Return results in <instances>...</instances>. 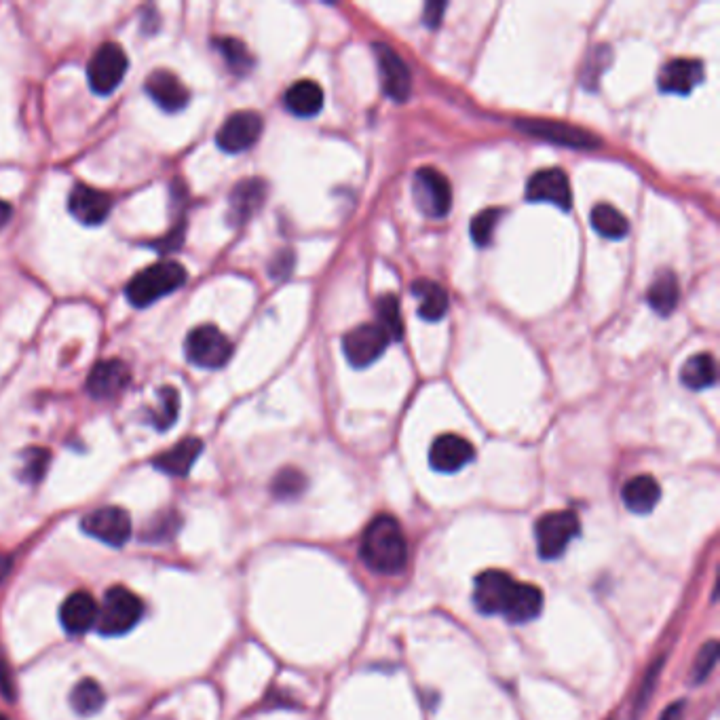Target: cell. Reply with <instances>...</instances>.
Instances as JSON below:
<instances>
[{
    "label": "cell",
    "instance_id": "1",
    "mask_svg": "<svg viewBox=\"0 0 720 720\" xmlns=\"http://www.w3.org/2000/svg\"><path fill=\"white\" fill-rule=\"evenodd\" d=\"M473 602L484 615H501L511 623L533 621L543 611V592L503 571H484L473 585Z\"/></svg>",
    "mask_w": 720,
    "mask_h": 720
},
{
    "label": "cell",
    "instance_id": "2",
    "mask_svg": "<svg viewBox=\"0 0 720 720\" xmlns=\"http://www.w3.org/2000/svg\"><path fill=\"white\" fill-rule=\"evenodd\" d=\"M359 558L378 575H397L408 564V541L404 530L393 516L378 514L366 526Z\"/></svg>",
    "mask_w": 720,
    "mask_h": 720
},
{
    "label": "cell",
    "instance_id": "3",
    "mask_svg": "<svg viewBox=\"0 0 720 720\" xmlns=\"http://www.w3.org/2000/svg\"><path fill=\"white\" fill-rule=\"evenodd\" d=\"M186 283V269L180 262L163 260L157 264H150L144 271L131 277L125 288V296L131 305L138 309H146L155 305L157 300L165 298L180 290Z\"/></svg>",
    "mask_w": 720,
    "mask_h": 720
},
{
    "label": "cell",
    "instance_id": "4",
    "mask_svg": "<svg viewBox=\"0 0 720 720\" xmlns=\"http://www.w3.org/2000/svg\"><path fill=\"white\" fill-rule=\"evenodd\" d=\"M144 615L142 600L123 585H115L104 594V602L98 611L96 630L102 636H123L140 623Z\"/></svg>",
    "mask_w": 720,
    "mask_h": 720
},
{
    "label": "cell",
    "instance_id": "5",
    "mask_svg": "<svg viewBox=\"0 0 720 720\" xmlns=\"http://www.w3.org/2000/svg\"><path fill=\"white\" fill-rule=\"evenodd\" d=\"M581 533V522L575 511H549L543 514L535 524L537 552L543 560L560 558L573 539Z\"/></svg>",
    "mask_w": 720,
    "mask_h": 720
},
{
    "label": "cell",
    "instance_id": "6",
    "mask_svg": "<svg viewBox=\"0 0 720 720\" xmlns=\"http://www.w3.org/2000/svg\"><path fill=\"white\" fill-rule=\"evenodd\" d=\"M186 359L197 368L218 370L229 364L233 343L216 326H199L186 336Z\"/></svg>",
    "mask_w": 720,
    "mask_h": 720
},
{
    "label": "cell",
    "instance_id": "7",
    "mask_svg": "<svg viewBox=\"0 0 720 720\" xmlns=\"http://www.w3.org/2000/svg\"><path fill=\"white\" fill-rule=\"evenodd\" d=\"M129 60L127 53L117 43H104L91 55L89 66H87V79L89 87L100 93V96H108V93L115 91L127 74Z\"/></svg>",
    "mask_w": 720,
    "mask_h": 720
},
{
    "label": "cell",
    "instance_id": "8",
    "mask_svg": "<svg viewBox=\"0 0 720 720\" xmlns=\"http://www.w3.org/2000/svg\"><path fill=\"white\" fill-rule=\"evenodd\" d=\"M414 201L419 210L433 220H440L450 212L452 188L440 169L421 167L414 174Z\"/></svg>",
    "mask_w": 720,
    "mask_h": 720
},
{
    "label": "cell",
    "instance_id": "9",
    "mask_svg": "<svg viewBox=\"0 0 720 720\" xmlns=\"http://www.w3.org/2000/svg\"><path fill=\"white\" fill-rule=\"evenodd\" d=\"M83 533L98 539L110 547H123L134 533V524H131V516L123 507L108 505L91 511L81 522Z\"/></svg>",
    "mask_w": 720,
    "mask_h": 720
},
{
    "label": "cell",
    "instance_id": "10",
    "mask_svg": "<svg viewBox=\"0 0 720 720\" xmlns=\"http://www.w3.org/2000/svg\"><path fill=\"white\" fill-rule=\"evenodd\" d=\"M516 127L524 134L552 142V144H560V146H568V148H598L600 140L585 131L577 125H568V123H560V121H545V119H522L516 121Z\"/></svg>",
    "mask_w": 720,
    "mask_h": 720
},
{
    "label": "cell",
    "instance_id": "11",
    "mask_svg": "<svg viewBox=\"0 0 720 720\" xmlns=\"http://www.w3.org/2000/svg\"><path fill=\"white\" fill-rule=\"evenodd\" d=\"M389 345V336L378 324L355 326L343 336V351L349 364L355 368H366L374 364L385 353Z\"/></svg>",
    "mask_w": 720,
    "mask_h": 720
},
{
    "label": "cell",
    "instance_id": "12",
    "mask_svg": "<svg viewBox=\"0 0 720 720\" xmlns=\"http://www.w3.org/2000/svg\"><path fill=\"white\" fill-rule=\"evenodd\" d=\"M262 117L254 110H239L224 121V125L218 129L216 142L218 146L229 155L243 153V150L252 148L260 134H262Z\"/></svg>",
    "mask_w": 720,
    "mask_h": 720
},
{
    "label": "cell",
    "instance_id": "13",
    "mask_svg": "<svg viewBox=\"0 0 720 720\" xmlns=\"http://www.w3.org/2000/svg\"><path fill=\"white\" fill-rule=\"evenodd\" d=\"M374 58L383 91L393 102H406L412 91V77L406 62L385 43H374Z\"/></svg>",
    "mask_w": 720,
    "mask_h": 720
},
{
    "label": "cell",
    "instance_id": "14",
    "mask_svg": "<svg viewBox=\"0 0 720 720\" xmlns=\"http://www.w3.org/2000/svg\"><path fill=\"white\" fill-rule=\"evenodd\" d=\"M526 199L533 203H552L560 210H571L573 193L568 176L558 167L541 169L526 184Z\"/></svg>",
    "mask_w": 720,
    "mask_h": 720
},
{
    "label": "cell",
    "instance_id": "15",
    "mask_svg": "<svg viewBox=\"0 0 720 720\" xmlns=\"http://www.w3.org/2000/svg\"><path fill=\"white\" fill-rule=\"evenodd\" d=\"M68 212L81 224L87 226L104 224L112 212V197L93 186L77 184L68 197Z\"/></svg>",
    "mask_w": 720,
    "mask_h": 720
},
{
    "label": "cell",
    "instance_id": "16",
    "mask_svg": "<svg viewBox=\"0 0 720 720\" xmlns=\"http://www.w3.org/2000/svg\"><path fill=\"white\" fill-rule=\"evenodd\" d=\"M476 457V448L457 433L440 435L429 448V465L440 473H457Z\"/></svg>",
    "mask_w": 720,
    "mask_h": 720
},
{
    "label": "cell",
    "instance_id": "17",
    "mask_svg": "<svg viewBox=\"0 0 720 720\" xmlns=\"http://www.w3.org/2000/svg\"><path fill=\"white\" fill-rule=\"evenodd\" d=\"M131 381V372L121 359H106L91 370L85 389L96 400H112L125 391Z\"/></svg>",
    "mask_w": 720,
    "mask_h": 720
},
{
    "label": "cell",
    "instance_id": "18",
    "mask_svg": "<svg viewBox=\"0 0 720 720\" xmlns=\"http://www.w3.org/2000/svg\"><path fill=\"white\" fill-rule=\"evenodd\" d=\"M144 89L150 100L165 112H180L188 106V100H191V93H188L184 83L169 70L150 72Z\"/></svg>",
    "mask_w": 720,
    "mask_h": 720
},
{
    "label": "cell",
    "instance_id": "19",
    "mask_svg": "<svg viewBox=\"0 0 720 720\" xmlns=\"http://www.w3.org/2000/svg\"><path fill=\"white\" fill-rule=\"evenodd\" d=\"M267 199V182L260 178H248L235 184L229 197V222L233 226H241L248 222Z\"/></svg>",
    "mask_w": 720,
    "mask_h": 720
},
{
    "label": "cell",
    "instance_id": "20",
    "mask_svg": "<svg viewBox=\"0 0 720 720\" xmlns=\"http://www.w3.org/2000/svg\"><path fill=\"white\" fill-rule=\"evenodd\" d=\"M98 611L100 604L89 592H74L64 600L60 609L62 628L72 636L85 634L91 628H96Z\"/></svg>",
    "mask_w": 720,
    "mask_h": 720
},
{
    "label": "cell",
    "instance_id": "21",
    "mask_svg": "<svg viewBox=\"0 0 720 720\" xmlns=\"http://www.w3.org/2000/svg\"><path fill=\"white\" fill-rule=\"evenodd\" d=\"M704 64L691 58H678L668 62L659 72V89L666 93L687 96L701 81H704Z\"/></svg>",
    "mask_w": 720,
    "mask_h": 720
},
{
    "label": "cell",
    "instance_id": "22",
    "mask_svg": "<svg viewBox=\"0 0 720 720\" xmlns=\"http://www.w3.org/2000/svg\"><path fill=\"white\" fill-rule=\"evenodd\" d=\"M203 452V442L199 438H184L174 448L161 452L153 465L174 478H186Z\"/></svg>",
    "mask_w": 720,
    "mask_h": 720
},
{
    "label": "cell",
    "instance_id": "23",
    "mask_svg": "<svg viewBox=\"0 0 720 720\" xmlns=\"http://www.w3.org/2000/svg\"><path fill=\"white\" fill-rule=\"evenodd\" d=\"M621 499L632 514L647 516L657 507L661 499V486L653 476H636L625 482L621 490Z\"/></svg>",
    "mask_w": 720,
    "mask_h": 720
},
{
    "label": "cell",
    "instance_id": "24",
    "mask_svg": "<svg viewBox=\"0 0 720 720\" xmlns=\"http://www.w3.org/2000/svg\"><path fill=\"white\" fill-rule=\"evenodd\" d=\"M283 104H286L294 117L311 119L324 106V89L315 81H298L286 91Z\"/></svg>",
    "mask_w": 720,
    "mask_h": 720
},
{
    "label": "cell",
    "instance_id": "25",
    "mask_svg": "<svg viewBox=\"0 0 720 720\" xmlns=\"http://www.w3.org/2000/svg\"><path fill=\"white\" fill-rule=\"evenodd\" d=\"M412 294L419 298V315L425 321H440L448 313V294L440 283L429 279H416Z\"/></svg>",
    "mask_w": 720,
    "mask_h": 720
},
{
    "label": "cell",
    "instance_id": "26",
    "mask_svg": "<svg viewBox=\"0 0 720 720\" xmlns=\"http://www.w3.org/2000/svg\"><path fill=\"white\" fill-rule=\"evenodd\" d=\"M680 381L691 391L708 389L716 383V362L710 353H697L682 366Z\"/></svg>",
    "mask_w": 720,
    "mask_h": 720
},
{
    "label": "cell",
    "instance_id": "27",
    "mask_svg": "<svg viewBox=\"0 0 720 720\" xmlns=\"http://www.w3.org/2000/svg\"><path fill=\"white\" fill-rule=\"evenodd\" d=\"M678 279L672 271H661L655 281L651 283L647 300L653 311H657L659 315H670L676 305H678Z\"/></svg>",
    "mask_w": 720,
    "mask_h": 720
},
{
    "label": "cell",
    "instance_id": "28",
    "mask_svg": "<svg viewBox=\"0 0 720 720\" xmlns=\"http://www.w3.org/2000/svg\"><path fill=\"white\" fill-rule=\"evenodd\" d=\"M70 704H72L74 712L81 716L98 714L106 704V693L100 687L98 680L83 678L77 682V685H74V689L70 693Z\"/></svg>",
    "mask_w": 720,
    "mask_h": 720
},
{
    "label": "cell",
    "instance_id": "29",
    "mask_svg": "<svg viewBox=\"0 0 720 720\" xmlns=\"http://www.w3.org/2000/svg\"><path fill=\"white\" fill-rule=\"evenodd\" d=\"M592 226L604 239H623L630 231V222L617 207L609 203H600L592 210Z\"/></svg>",
    "mask_w": 720,
    "mask_h": 720
},
{
    "label": "cell",
    "instance_id": "30",
    "mask_svg": "<svg viewBox=\"0 0 720 720\" xmlns=\"http://www.w3.org/2000/svg\"><path fill=\"white\" fill-rule=\"evenodd\" d=\"M376 324L383 328V332L389 336V340H402L404 336V321L400 302L393 294H385L376 302Z\"/></svg>",
    "mask_w": 720,
    "mask_h": 720
},
{
    "label": "cell",
    "instance_id": "31",
    "mask_svg": "<svg viewBox=\"0 0 720 720\" xmlns=\"http://www.w3.org/2000/svg\"><path fill=\"white\" fill-rule=\"evenodd\" d=\"M180 414V393L176 387H161L159 389V406L150 412V425L159 431H167L169 427H174L176 419Z\"/></svg>",
    "mask_w": 720,
    "mask_h": 720
},
{
    "label": "cell",
    "instance_id": "32",
    "mask_svg": "<svg viewBox=\"0 0 720 720\" xmlns=\"http://www.w3.org/2000/svg\"><path fill=\"white\" fill-rule=\"evenodd\" d=\"M214 45H216L218 53L224 58L226 66H229V70L233 74H237V77H243V74H248L252 70L254 58L250 55L248 47H245L241 41L224 36V39H218Z\"/></svg>",
    "mask_w": 720,
    "mask_h": 720
},
{
    "label": "cell",
    "instance_id": "33",
    "mask_svg": "<svg viewBox=\"0 0 720 720\" xmlns=\"http://www.w3.org/2000/svg\"><path fill=\"white\" fill-rule=\"evenodd\" d=\"M305 488H307L305 473L294 469V467L281 469V471L277 473V476H275L273 484H271L273 495H275L277 499H281V501L298 499V497L302 495V492H305Z\"/></svg>",
    "mask_w": 720,
    "mask_h": 720
},
{
    "label": "cell",
    "instance_id": "34",
    "mask_svg": "<svg viewBox=\"0 0 720 720\" xmlns=\"http://www.w3.org/2000/svg\"><path fill=\"white\" fill-rule=\"evenodd\" d=\"M51 461V454L45 448L32 446L22 454V469H20V478L28 484H36L41 482L43 476L47 473Z\"/></svg>",
    "mask_w": 720,
    "mask_h": 720
},
{
    "label": "cell",
    "instance_id": "35",
    "mask_svg": "<svg viewBox=\"0 0 720 720\" xmlns=\"http://www.w3.org/2000/svg\"><path fill=\"white\" fill-rule=\"evenodd\" d=\"M661 668H663V657H659L655 663H651L647 674H644L642 678V685L638 687V693L634 697V710H632V716L634 720H638V716L644 712V708L649 706V701L655 693V685L659 680V674H661Z\"/></svg>",
    "mask_w": 720,
    "mask_h": 720
},
{
    "label": "cell",
    "instance_id": "36",
    "mask_svg": "<svg viewBox=\"0 0 720 720\" xmlns=\"http://www.w3.org/2000/svg\"><path fill=\"white\" fill-rule=\"evenodd\" d=\"M716 661H718V642L710 640L708 644H704V647L699 649V653L695 657V663H693L691 682L695 687L704 685V682L708 680V676L712 674Z\"/></svg>",
    "mask_w": 720,
    "mask_h": 720
},
{
    "label": "cell",
    "instance_id": "37",
    "mask_svg": "<svg viewBox=\"0 0 720 720\" xmlns=\"http://www.w3.org/2000/svg\"><path fill=\"white\" fill-rule=\"evenodd\" d=\"M499 216H501V212L497 210V207H490V210L480 212L476 218L471 220V239L478 245H488L492 239V233H495Z\"/></svg>",
    "mask_w": 720,
    "mask_h": 720
},
{
    "label": "cell",
    "instance_id": "38",
    "mask_svg": "<svg viewBox=\"0 0 720 720\" xmlns=\"http://www.w3.org/2000/svg\"><path fill=\"white\" fill-rule=\"evenodd\" d=\"M292 267H294V256L292 252H279L275 256V260L271 262V275L273 277H286L292 273Z\"/></svg>",
    "mask_w": 720,
    "mask_h": 720
},
{
    "label": "cell",
    "instance_id": "39",
    "mask_svg": "<svg viewBox=\"0 0 720 720\" xmlns=\"http://www.w3.org/2000/svg\"><path fill=\"white\" fill-rule=\"evenodd\" d=\"M0 693H3L9 701L13 699V687H11V676H9V670H7V663L3 659V655H0Z\"/></svg>",
    "mask_w": 720,
    "mask_h": 720
},
{
    "label": "cell",
    "instance_id": "40",
    "mask_svg": "<svg viewBox=\"0 0 720 720\" xmlns=\"http://www.w3.org/2000/svg\"><path fill=\"white\" fill-rule=\"evenodd\" d=\"M444 9H446V3H427L425 5V24L427 26H438Z\"/></svg>",
    "mask_w": 720,
    "mask_h": 720
},
{
    "label": "cell",
    "instance_id": "41",
    "mask_svg": "<svg viewBox=\"0 0 720 720\" xmlns=\"http://www.w3.org/2000/svg\"><path fill=\"white\" fill-rule=\"evenodd\" d=\"M685 699H678L676 704H672L670 708L663 710L661 720H682V714H685Z\"/></svg>",
    "mask_w": 720,
    "mask_h": 720
},
{
    "label": "cell",
    "instance_id": "42",
    "mask_svg": "<svg viewBox=\"0 0 720 720\" xmlns=\"http://www.w3.org/2000/svg\"><path fill=\"white\" fill-rule=\"evenodd\" d=\"M11 568H13V558L7 554H0V585H3L5 579L9 577Z\"/></svg>",
    "mask_w": 720,
    "mask_h": 720
},
{
    "label": "cell",
    "instance_id": "43",
    "mask_svg": "<svg viewBox=\"0 0 720 720\" xmlns=\"http://www.w3.org/2000/svg\"><path fill=\"white\" fill-rule=\"evenodd\" d=\"M11 216H13V207L7 201L0 199V231H3L5 226L9 224Z\"/></svg>",
    "mask_w": 720,
    "mask_h": 720
},
{
    "label": "cell",
    "instance_id": "44",
    "mask_svg": "<svg viewBox=\"0 0 720 720\" xmlns=\"http://www.w3.org/2000/svg\"><path fill=\"white\" fill-rule=\"evenodd\" d=\"M0 720H9L5 714H0Z\"/></svg>",
    "mask_w": 720,
    "mask_h": 720
}]
</instances>
